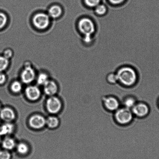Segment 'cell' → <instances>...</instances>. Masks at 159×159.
<instances>
[{"label":"cell","mask_w":159,"mask_h":159,"mask_svg":"<svg viewBox=\"0 0 159 159\" xmlns=\"http://www.w3.org/2000/svg\"><path fill=\"white\" fill-rule=\"evenodd\" d=\"M131 110L134 116L141 119L148 116L151 111L149 105L143 101L137 102Z\"/></svg>","instance_id":"5b68a950"},{"label":"cell","mask_w":159,"mask_h":159,"mask_svg":"<svg viewBox=\"0 0 159 159\" xmlns=\"http://www.w3.org/2000/svg\"><path fill=\"white\" fill-rule=\"evenodd\" d=\"M11 156L7 150L0 151V159H10Z\"/></svg>","instance_id":"484cf974"},{"label":"cell","mask_w":159,"mask_h":159,"mask_svg":"<svg viewBox=\"0 0 159 159\" xmlns=\"http://www.w3.org/2000/svg\"><path fill=\"white\" fill-rule=\"evenodd\" d=\"M17 151L19 154L24 155L27 153L29 151V148L27 144L21 143L17 146Z\"/></svg>","instance_id":"44dd1931"},{"label":"cell","mask_w":159,"mask_h":159,"mask_svg":"<svg viewBox=\"0 0 159 159\" xmlns=\"http://www.w3.org/2000/svg\"><path fill=\"white\" fill-rule=\"evenodd\" d=\"M78 27L84 35V41L86 44L92 42V36L95 32V25L92 20L89 18H81L79 21Z\"/></svg>","instance_id":"7a4b0ae2"},{"label":"cell","mask_w":159,"mask_h":159,"mask_svg":"<svg viewBox=\"0 0 159 159\" xmlns=\"http://www.w3.org/2000/svg\"><path fill=\"white\" fill-rule=\"evenodd\" d=\"M7 18L5 14L0 12V29L5 27L7 24Z\"/></svg>","instance_id":"d4e9b609"},{"label":"cell","mask_w":159,"mask_h":159,"mask_svg":"<svg viewBox=\"0 0 159 159\" xmlns=\"http://www.w3.org/2000/svg\"><path fill=\"white\" fill-rule=\"evenodd\" d=\"M101 101L104 108L108 112H115L119 108L121 105L118 97L112 95L102 97Z\"/></svg>","instance_id":"277c9868"},{"label":"cell","mask_w":159,"mask_h":159,"mask_svg":"<svg viewBox=\"0 0 159 159\" xmlns=\"http://www.w3.org/2000/svg\"><path fill=\"white\" fill-rule=\"evenodd\" d=\"M47 110L51 113L56 114L61 109V103L60 100L55 97H52L48 99L46 102Z\"/></svg>","instance_id":"52a82bcc"},{"label":"cell","mask_w":159,"mask_h":159,"mask_svg":"<svg viewBox=\"0 0 159 159\" xmlns=\"http://www.w3.org/2000/svg\"><path fill=\"white\" fill-rule=\"evenodd\" d=\"M62 13V9L60 6L54 5L49 9L48 15L50 18H57L59 17Z\"/></svg>","instance_id":"5bb4252c"},{"label":"cell","mask_w":159,"mask_h":159,"mask_svg":"<svg viewBox=\"0 0 159 159\" xmlns=\"http://www.w3.org/2000/svg\"><path fill=\"white\" fill-rule=\"evenodd\" d=\"M118 83L126 88L132 87L136 84L138 75L132 68L124 67L118 69L116 73Z\"/></svg>","instance_id":"6da1fadb"},{"label":"cell","mask_w":159,"mask_h":159,"mask_svg":"<svg viewBox=\"0 0 159 159\" xmlns=\"http://www.w3.org/2000/svg\"><path fill=\"white\" fill-rule=\"evenodd\" d=\"M95 8V13L98 16H104L107 13V7L103 4H100Z\"/></svg>","instance_id":"ac0fdd59"},{"label":"cell","mask_w":159,"mask_h":159,"mask_svg":"<svg viewBox=\"0 0 159 159\" xmlns=\"http://www.w3.org/2000/svg\"><path fill=\"white\" fill-rule=\"evenodd\" d=\"M26 96L29 100H36L39 98L41 95L39 89L35 86H29L25 90Z\"/></svg>","instance_id":"8fae6325"},{"label":"cell","mask_w":159,"mask_h":159,"mask_svg":"<svg viewBox=\"0 0 159 159\" xmlns=\"http://www.w3.org/2000/svg\"><path fill=\"white\" fill-rule=\"evenodd\" d=\"M50 18L48 14L40 13L35 15L32 21L35 27L39 29L43 30L48 27L50 24Z\"/></svg>","instance_id":"8992f818"},{"label":"cell","mask_w":159,"mask_h":159,"mask_svg":"<svg viewBox=\"0 0 159 159\" xmlns=\"http://www.w3.org/2000/svg\"><path fill=\"white\" fill-rule=\"evenodd\" d=\"M7 78L4 74L0 73V84H4Z\"/></svg>","instance_id":"f1b7e54d"},{"label":"cell","mask_w":159,"mask_h":159,"mask_svg":"<svg viewBox=\"0 0 159 159\" xmlns=\"http://www.w3.org/2000/svg\"><path fill=\"white\" fill-rule=\"evenodd\" d=\"M0 118L3 121L9 122L13 121L15 118V114L12 109L4 108L0 111Z\"/></svg>","instance_id":"30bf717a"},{"label":"cell","mask_w":159,"mask_h":159,"mask_svg":"<svg viewBox=\"0 0 159 159\" xmlns=\"http://www.w3.org/2000/svg\"><path fill=\"white\" fill-rule=\"evenodd\" d=\"M85 4L89 7H95L100 4V0H84Z\"/></svg>","instance_id":"cb8c5ba5"},{"label":"cell","mask_w":159,"mask_h":159,"mask_svg":"<svg viewBox=\"0 0 159 159\" xmlns=\"http://www.w3.org/2000/svg\"><path fill=\"white\" fill-rule=\"evenodd\" d=\"M11 89L13 92L17 93L20 92L22 89V85L19 82L15 81L12 83Z\"/></svg>","instance_id":"603a6c76"},{"label":"cell","mask_w":159,"mask_h":159,"mask_svg":"<svg viewBox=\"0 0 159 159\" xmlns=\"http://www.w3.org/2000/svg\"><path fill=\"white\" fill-rule=\"evenodd\" d=\"M1 136L0 135V142H1Z\"/></svg>","instance_id":"4dcf8cb0"},{"label":"cell","mask_w":159,"mask_h":159,"mask_svg":"<svg viewBox=\"0 0 159 159\" xmlns=\"http://www.w3.org/2000/svg\"><path fill=\"white\" fill-rule=\"evenodd\" d=\"M13 51L10 49H7L4 50L3 52V57L7 59H10L13 56Z\"/></svg>","instance_id":"4316f807"},{"label":"cell","mask_w":159,"mask_h":159,"mask_svg":"<svg viewBox=\"0 0 159 159\" xmlns=\"http://www.w3.org/2000/svg\"><path fill=\"white\" fill-rule=\"evenodd\" d=\"M44 91L47 95L52 96L55 95L57 91V86L54 82L48 80L44 85Z\"/></svg>","instance_id":"4fadbf2b"},{"label":"cell","mask_w":159,"mask_h":159,"mask_svg":"<svg viewBox=\"0 0 159 159\" xmlns=\"http://www.w3.org/2000/svg\"><path fill=\"white\" fill-rule=\"evenodd\" d=\"M137 102L136 97L132 95H126L121 100L123 107L130 109L135 106Z\"/></svg>","instance_id":"7c38bea8"},{"label":"cell","mask_w":159,"mask_h":159,"mask_svg":"<svg viewBox=\"0 0 159 159\" xmlns=\"http://www.w3.org/2000/svg\"><path fill=\"white\" fill-rule=\"evenodd\" d=\"M31 127L35 129H40L44 127L46 123V120L42 116L35 115L32 116L29 120Z\"/></svg>","instance_id":"9c48e42d"},{"label":"cell","mask_w":159,"mask_h":159,"mask_svg":"<svg viewBox=\"0 0 159 159\" xmlns=\"http://www.w3.org/2000/svg\"><path fill=\"white\" fill-rule=\"evenodd\" d=\"M157 106H158V107H159V98L158 99V100H157Z\"/></svg>","instance_id":"f546056e"},{"label":"cell","mask_w":159,"mask_h":159,"mask_svg":"<svg viewBox=\"0 0 159 159\" xmlns=\"http://www.w3.org/2000/svg\"><path fill=\"white\" fill-rule=\"evenodd\" d=\"M16 143L13 139L7 137L3 140L2 143V147L6 150H11L14 148Z\"/></svg>","instance_id":"2e32d148"},{"label":"cell","mask_w":159,"mask_h":159,"mask_svg":"<svg viewBox=\"0 0 159 159\" xmlns=\"http://www.w3.org/2000/svg\"><path fill=\"white\" fill-rule=\"evenodd\" d=\"M48 80V75L45 73H41L37 78V83L40 85H44Z\"/></svg>","instance_id":"7402d4cb"},{"label":"cell","mask_w":159,"mask_h":159,"mask_svg":"<svg viewBox=\"0 0 159 159\" xmlns=\"http://www.w3.org/2000/svg\"><path fill=\"white\" fill-rule=\"evenodd\" d=\"M1 104H0V111H1Z\"/></svg>","instance_id":"1f68e13d"},{"label":"cell","mask_w":159,"mask_h":159,"mask_svg":"<svg viewBox=\"0 0 159 159\" xmlns=\"http://www.w3.org/2000/svg\"><path fill=\"white\" fill-rule=\"evenodd\" d=\"M9 65V60L3 56H0V72L7 69Z\"/></svg>","instance_id":"ffe728a7"},{"label":"cell","mask_w":159,"mask_h":159,"mask_svg":"<svg viewBox=\"0 0 159 159\" xmlns=\"http://www.w3.org/2000/svg\"><path fill=\"white\" fill-rule=\"evenodd\" d=\"M109 2L113 5H119L122 3L125 0H109Z\"/></svg>","instance_id":"83f0119b"},{"label":"cell","mask_w":159,"mask_h":159,"mask_svg":"<svg viewBox=\"0 0 159 159\" xmlns=\"http://www.w3.org/2000/svg\"><path fill=\"white\" fill-rule=\"evenodd\" d=\"M24 67L21 73V79L24 83L29 84L32 82L35 78V70L31 66H24Z\"/></svg>","instance_id":"ba28073f"},{"label":"cell","mask_w":159,"mask_h":159,"mask_svg":"<svg viewBox=\"0 0 159 159\" xmlns=\"http://www.w3.org/2000/svg\"><path fill=\"white\" fill-rule=\"evenodd\" d=\"M113 117L117 124L120 125L125 126L132 122L134 115L131 109L123 106L120 107L114 112Z\"/></svg>","instance_id":"3957f363"},{"label":"cell","mask_w":159,"mask_h":159,"mask_svg":"<svg viewBox=\"0 0 159 159\" xmlns=\"http://www.w3.org/2000/svg\"><path fill=\"white\" fill-rule=\"evenodd\" d=\"M106 81L111 85H115L118 83V77L116 73L111 72L106 76Z\"/></svg>","instance_id":"d6986e66"},{"label":"cell","mask_w":159,"mask_h":159,"mask_svg":"<svg viewBox=\"0 0 159 159\" xmlns=\"http://www.w3.org/2000/svg\"><path fill=\"white\" fill-rule=\"evenodd\" d=\"M14 129L13 125L7 123L0 126V135H7L11 134Z\"/></svg>","instance_id":"9a60e30c"},{"label":"cell","mask_w":159,"mask_h":159,"mask_svg":"<svg viewBox=\"0 0 159 159\" xmlns=\"http://www.w3.org/2000/svg\"><path fill=\"white\" fill-rule=\"evenodd\" d=\"M59 120L56 117L51 116L49 117L46 120V123L48 127L52 129L57 127L59 125Z\"/></svg>","instance_id":"e0dca14e"}]
</instances>
